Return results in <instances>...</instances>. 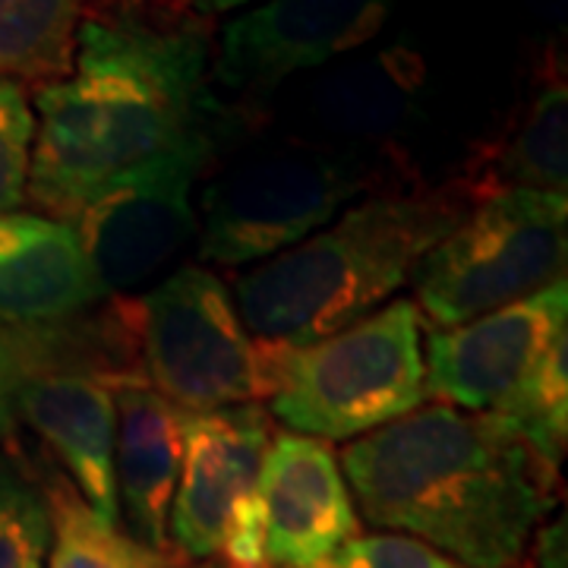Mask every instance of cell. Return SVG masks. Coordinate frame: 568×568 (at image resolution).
Segmentation results:
<instances>
[{"label": "cell", "instance_id": "cell-6", "mask_svg": "<svg viewBox=\"0 0 568 568\" xmlns=\"http://www.w3.org/2000/svg\"><path fill=\"white\" fill-rule=\"evenodd\" d=\"M566 193L508 190L467 212L417 263L410 284L420 320L455 328L566 282Z\"/></svg>", "mask_w": 568, "mask_h": 568}, {"label": "cell", "instance_id": "cell-28", "mask_svg": "<svg viewBox=\"0 0 568 568\" xmlns=\"http://www.w3.org/2000/svg\"><path fill=\"white\" fill-rule=\"evenodd\" d=\"M0 376H3V373H0Z\"/></svg>", "mask_w": 568, "mask_h": 568}, {"label": "cell", "instance_id": "cell-4", "mask_svg": "<svg viewBox=\"0 0 568 568\" xmlns=\"http://www.w3.org/2000/svg\"><path fill=\"white\" fill-rule=\"evenodd\" d=\"M142 379L186 414L260 405L282 379L284 347L256 342L227 287L203 265H183L126 304Z\"/></svg>", "mask_w": 568, "mask_h": 568}, {"label": "cell", "instance_id": "cell-12", "mask_svg": "<svg viewBox=\"0 0 568 568\" xmlns=\"http://www.w3.org/2000/svg\"><path fill=\"white\" fill-rule=\"evenodd\" d=\"M3 386L10 407L54 452L92 515L104 525H118L114 386L70 369H3Z\"/></svg>", "mask_w": 568, "mask_h": 568}, {"label": "cell", "instance_id": "cell-18", "mask_svg": "<svg viewBox=\"0 0 568 568\" xmlns=\"http://www.w3.org/2000/svg\"><path fill=\"white\" fill-rule=\"evenodd\" d=\"M51 511V568H171V556L142 547L118 525H104L77 496V487L54 474L44 487Z\"/></svg>", "mask_w": 568, "mask_h": 568}, {"label": "cell", "instance_id": "cell-23", "mask_svg": "<svg viewBox=\"0 0 568 568\" xmlns=\"http://www.w3.org/2000/svg\"><path fill=\"white\" fill-rule=\"evenodd\" d=\"M219 552L224 556L227 568H268V559H265V508L256 487L237 499V506L227 518Z\"/></svg>", "mask_w": 568, "mask_h": 568}, {"label": "cell", "instance_id": "cell-22", "mask_svg": "<svg viewBox=\"0 0 568 568\" xmlns=\"http://www.w3.org/2000/svg\"><path fill=\"white\" fill-rule=\"evenodd\" d=\"M316 568H462L405 534H369L351 537Z\"/></svg>", "mask_w": 568, "mask_h": 568}, {"label": "cell", "instance_id": "cell-7", "mask_svg": "<svg viewBox=\"0 0 568 568\" xmlns=\"http://www.w3.org/2000/svg\"><path fill=\"white\" fill-rule=\"evenodd\" d=\"M369 186L354 155L325 149H268L205 186L200 256L212 265L265 263L338 219Z\"/></svg>", "mask_w": 568, "mask_h": 568}, {"label": "cell", "instance_id": "cell-14", "mask_svg": "<svg viewBox=\"0 0 568 568\" xmlns=\"http://www.w3.org/2000/svg\"><path fill=\"white\" fill-rule=\"evenodd\" d=\"M455 186L470 205L508 190L566 193L568 89L562 58L547 51L530 73L528 92L511 104L506 123L470 149Z\"/></svg>", "mask_w": 568, "mask_h": 568}, {"label": "cell", "instance_id": "cell-2", "mask_svg": "<svg viewBox=\"0 0 568 568\" xmlns=\"http://www.w3.org/2000/svg\"><path fill=\"white\" fill-rule=\"evenodd\" d=\"M373 528L398 530L462 568H515L556 503L549 465L493 414L417 407L342 448Z\"/></svg>", "mask_w": 568, "mask_h": 568}, {"label": "cell", "instance_id": "cell-8", "mask_svg": "<svg viewBox=\"0 0 568 568\" xmlns=\"http://www.w3.org/2000/svg\"><path fill=\"white\" fill-rule=\"evenodd\" d=\"M392 7L395 0H265L224 26L209 82L237 99L265 95L294 73L361 48Z\"/></svg>", "mask_w": 568, "mask_h": 568}, {"label": "cell", "instance_id": "cell-13", "mask_svg": "<svg viewBox=\"0 0 568 568\" xmlns=\"http://www.w3.org/2000/svg\"><path fill=\"white\" fill-rule=\"evenodd\" d=\"M268 568H316L357 537V515L328 443L278 433L260 467Z\"/></svg>", "mask_w": 568, "mask_h": 568}, {"label": "cell", "instance_id": "cell-21", "mask_svg": "<svg viewBox=\"0 0 568 568\" xmlns=\"http://www.w3.org/2000/svg\"><path fill=\"white\" fill-rule=\"evenodd\" d=\"M36 142V114L20 82L0 77V215L26 200Z\"/></svg>", "mask_w": 568, "mask_h": 568}, {"label": "cell", "instance_id": "cell-26", "mask_svg": "<svg viewBox=\"0 0 568 568\" xmlns=\"http://www.w3.org/2000/svg\"><path fill=\"white\" fill-rule=\"evenodd\" d=\"M10 429H13V407H10V395H7L3 376H0V443L10 436Z\"/></svg>", "mask_w": 568, "mask_h": 568}, {"label": "cell", "instance_id": "cell-25", "mask_svg": "<svg viewBox=\"0 0 568 568\" xmlns=\"http://www.w3.org/2000/svg\"><path fill=\"white\" fill-rule=\"evenodd\" d=\"M174 3H181L186 13H193L200 20H212V17H222L227 10L244 7L250 0H174Z\"/></svg>", "mask_w": 568, "mask_h": 568}, {"label": "cell", "instance_id": "cell-5", "mask_svg": "<svg viewBox=\"0 0 568 568\" xmlns=\"http://www.w3.org/2000/svg\"><path fill=\"white\" fill-rule=\"evenodd\" d=\"M420 313L392 301L342 332L284 354L272 414L301 436L361 439L424 405Z\"/></svg>", "mask_w": 568, "mask_h": 568}, {"label": "cell", "instance_id": "cell-15", "mask_svg": "<svg viewBox=\"0 0 568 568\" xmlns=\"http://www.w3.org/2000/svg\"><path fill=\"white\" fill-rule=\"evenodd\" d=\"M114 410L118 508L142 547L171 556L168 518L181 477L186 410L162 398L145 379L114 386Z\"/></svg>", "mask_w": 568, "mask_h": 568}, {"label": "cell", "instance_id": "cell-27", "mask_svg": "<svg viewBox=\"0 0 568 568\" xmlns=\"http://www.w3.org/2000/svg\"><path fill=\"white\" fill-rule=\"evenodd\" d=\"M203 568H212V566H203Z\"/></svg>", "mask_w": 568, "mask_h": 568}, {"label": "cell", "instance_id": "cell-16", "mask_svg": "<svg viewBox=\"0 0 568 568\" xmlns=\"http://www.w3.org/2000/svg\"><path fill=\"white\" fill-rule=\"evenodd\" d=\"M108 294L67 222L0 215V316L17 325L63 323Z\"/></svg>", "mask_w": 568, "mask_h": 568}, {"label": "cell", "instance_id": "cell-11", "mask_svg": "<svg viewBox=\"0 0 568 568\" xmlns=\"http://www.w3.org/2000/svg\"><path fill=\"white\" fill-rule=\"evenodd\" d=\"M272 439L275 426L260 405L186 414L181 477L168 518L171 552L186 559L219 556L227 518L256 487Z\"/></svg>", "mask_w": 568, "mask_h": 568}, {"label": "cell", "instance_id": "cell-19", "mask_svg": "<svg viewBox=\"0 0 568 568\" xmlns=\"http://www.w3.org/2000/svg\"><path fill=\"white\" fill-rule=\"evenodd\" d=\"M493 417L515 429L549 465H562L568 436V332L547 347L521 388L496 407Z\"/></svg>", "mask_w": 568, "mask_h": 568}, {"label": "cell", "instance_id": "cell-10", "mask_svg": "<svg viewBox=\"0 0 568 568\" xmlns=\"http://www.w3.org/2000/svg\"><path fill=\"white\" fill-rule=\"evenodd\" d=\"M568 284L556 282L518 304L455 328H433L424 388L439 405L493 414L521 388L547 347L566 335Z\"/></svg>", "mask_w": 568, "mask_h": 568}, {"label": "cell", "instance_id": "cell-9", "mask_svg": "<svg viewBox=\"0 0 568 568\" xmlns=\"http://www.w3.org/2000/svg\"><path fill=\"white\" fill-rule=\"evenodd\" d=\"M205 164L200 159L155 164L99 193L67 222L108 297L136 291L196 234L193 183Z\"/></svg>", "mask_w": 568, "mask_h": 568}, {"label": "cell", "instance_id": "cell-3", "mask_svg": "<svg viewBox=\"0 0 568 568\" xmlns=\"http://www.w3.org/2000/svg\"><path fill=\"white\" fill-rule=\"evenodd\" d=\"M474 205L455 181L366 196L297 246L244 272L237 316L263 345H313L376 313Z\"/></svg>", "mask_w": 568, "mask_h": 568}, {"label": "cell", "instance_id": "cell-1", "mask_svg": "<svg viewBox=\"0 0 568 568\" xmlns=\"http://www.w3.org/2000/svg\"><path fill=\"white\" fill-rule=\"evenodd\" d=\"M212 36L174 0H85L73 70L36 92L26 196L70 222L155 164L212 162L231 114L209 82Z\"/></svg>", "mask_w": 568, "mask_h": 568}, {"label": "cell", "instance_id": "cell-24", "mask_svg": "<svg viewBox=\"0 0 568 568\" xmlns=\"http://www.w3.org/2000/svg\"><path fill=\"white\" fill-rule=\"evenodd\" d=\"M537 566L540 568H566V518L552 521L537 534Z\"/></svg>", "mask_w": 568, "mask_h": 568}, {"label": "cell", "instance_id": "cell-17", "mask_svg": "<svg viewBox=\"0 0 568 568\" xmlns=\"http://www.w3.org/2000/svg\"><path fill=\"white\" fill-rule=\"evenodd\" d=\"M85 0H0V77L61 82L73 70Z\"/></svg>", "mask_w": 568, "mask_h": 568}, {"label": "cell", "instance_id": "cell-20", "mask_svg": "<svg viewBox=\"0 0 568 568\" xmlns=\"http://www.w3.org/2000/svg\"><path fill=\"white\" fill-rule=\"evenodd\" d=\"M51 511L44 489L13 455H0V568H44Z\"/></svg>", "mask_w": 568, "mask_h": 568}]
</instances>
